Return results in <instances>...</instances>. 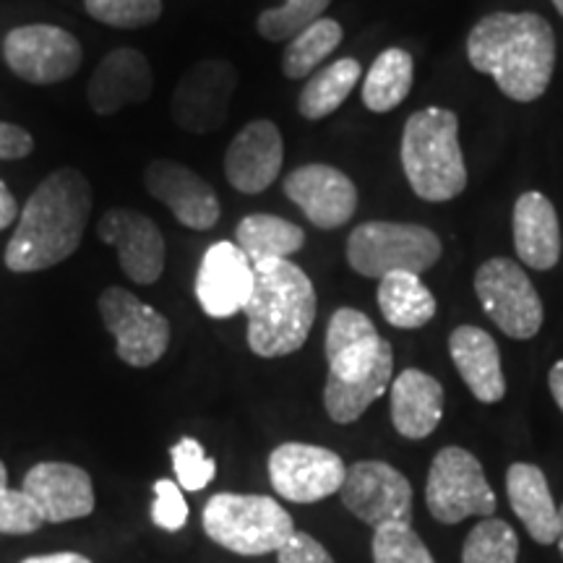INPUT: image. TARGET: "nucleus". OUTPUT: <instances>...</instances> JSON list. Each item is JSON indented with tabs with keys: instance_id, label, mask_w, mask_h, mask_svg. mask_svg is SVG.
<instances>
[{
	"instance_id": "nucleus-26",
	"label": "nucleus",
	"mask_w": 563,
	"mask_h": 563,
	"mask_svg": "<svg viewBox=\"0 0 563 563\" xmlns=\"http://www.w3.org/2000/svg\"><path fill=\"white\" fill-rule=\"evenodd\" d=\"M306 243V230L277 214H249L238 222L235 245L251 264L256 262H287Z\"/></svg>"
},
{
	"instance_id": "nucleus-6",
	"label": "nucleus",
	"mask_w": 563,
	"mask_h": 563,
	"mask_svg": "<svg viewBox=\"0 0 563 563\" xmlns=\"http://www.w3.org/2000/svg\"><path fill=\"white\" fill-rule=\"evenodd\" d=\"M201 517L209 540L238 555L277 553L295 534L285 506L258 493H214Z\"/></svg>"
},
{
	"instance_id": "nucleus-41",
	"label": "nucleus",
	"mask_w": 563,
	"mask_h": 563,
	"mask_svg": "<svg viewBox=\"0 0 563 563\" xmlns=\"http://www.w3.org/2000/svg\"><path fill=\"white\" fill-rule=\"evenodd\" d=\"M21 563H91L87 555L81 553H47V555H32V559H24Z\"/></svg>"
},
{
	"instance_id": "nucleus-33",
	"label": "nucleus",
	"mask_w": 563,
	"mask_h": 563,
	"mask_svg": "<svg viewBox=\"0 0 563 563\" xmlns=\"http://www.w3.org/2000/svg\"><path fill=\"white\" fill-rule=\"evenodd\" d=\"M373 563H435L420 534L407 522L384 525L373 530Z\"/></svg>"
},
{
	"instance_id": "nucleus-42",
	"label": "nucleus",
	"mask_w": 563,
	"mask_h": 563,
	"mask_svg": "<svg viewBox=\"0 0 563 563\" xmlns=\"http://www.w3.org/2000/svg\"><path fill=\"white\" fill-rule=\"evenodd\" d=\"M548 386H551L555 405H559V410L563 412V361L555 363L551 373H548Z\"/></svg>"
},
{
	"instance_id": "nucleus-32",
	"label": "nucleus",
	"mask_w": 563,
	"mask_h": 563,
	"mask_svg": "<svg viewBox=\"0 0 563 563\" xmlns=\"http://www.w3.org/2000/svg\"><path fill=\"white\" fill-rule=\"evenodd\" d=\"M332 0H285L279 9H266L256 19V30L269 42H290L302 30L323 19Z\"/></svg>"
},
{
	"instance_id": "nucleus-39",
	"label": "nucleus",
	"mask_w": 563,
	"mask_h": 563,
	"mask_svg": "<svg viewBox=\"0 0 563 563\" xmlns=\"http://www.w3.org/2000/svg\"><path fill=\"white\" fill-rule=\"evenodd\" d=\"M34 152V139L16 123L0 121V159H24Z\"/></svg>"
},
{
	"instance_id": "nucleus-38",
	"label": "nucleus",
	"mask_w": 563,
	"mask_h": 563,
	"mask_svg": "<svg viewBox=\"0 0 563 563\" xmlns=\"http://www.w3.org/2000/svg\"><path fill=\"white\" fill-rule=\"evenodd\" d=\"M277 563H336L332 553L308 532H295L277 551Z\"/></svg>"
},
{
	"instance_id": "nucleus-12",
	"label": "nucleus",
	"mask_w": 563,
	"mask_h": 563,
	"mask_svg": "<svg viewBox=\"0 0 563 563\" xmlns=\"http://www.w3.org/2000/svg\"><path fill=\"white\" fill-rule=\"evenodd\" d=\"M235 87L238 70L230 60L209 58L196 63L180 76L173 91L170 108L175 123L194 136L220 131L228 121Z\"/></svg>"
},
{
	"instance_id": "nucleus-9",
	"label": "nucleus",
	"mask_w": 563,
	"mask_h": 563,
	"mask_svg": "<svg viewBox=\"0 0 563 563\" xmlns=\"http://www.w3.org/2000/svg\"><path fill=\"white\" fill-rule=\"evenodd\" d=\"M483 311L511 340H532L543 329L545 308L527 272L511 258H488L475 272Z\"/></svg>"
},
{
	"instance_id": "nucleus-14",
	"label": "nucleus",
	"mask_w": 563,
	"mask_h": 563,
	"mask_svg": "<svg viewBox=\"0 0 563 563\" xmlns=\"http://www.w3.org/2000/svg\"><path fill=\"white\" fill-rule=\"evenodd\" d=\"M344 509L355 514L373 530L384 525L407 522L412 517V485L391 464L363 460L347 467L340 488Z\"/></svg>"
},
{
	"instance_id": "nucleus-36",
	"label": "nucleus",
	"mask_w": 563,
	"mask_h": 563,
	"mask_svg": "<svg viewBox=\"0 0 563 563\" xmlns=\"http://www.w3.org/2000/svg\"><path fill=\"white\" fill-rule=\"evenodd\" d=\"M45 525L42 514L24 490H0V532L3 534H32Z\"/></svg>"
},
{
	"instance_id": "nucleus-24",
	"label": "nucleus",
	"mask_w": 563,
	"mask_h": 563,
	"mask_svg": "<svg viewBox=\"0 0 563 563\" xmlns=\"http://www.w3.org/2000/svg\"><path fill=\"white\" fill-rule=\"evenodd\" d=\"M391 422L410 441L428 439L443 418V386L431 373L407 368L389 386Z\"/></svg>"
},
{
	"instance_id": "nucleus-29",
	"label": "nucleus",
	"mask_w": 563,
	"mask_h": 563,
	"mask_svg": "<svg viewBox=\"0 0 563 563\" xmlns=\"http://www.w3.org/2000/svg\"><path fill=\"white\" fill-rule=\"evenodd\" d=\"M415 81L412 55L402 47H389L373 60L363 79V104L371 112H391L407 100Z\"/></svg>"
},
{
	"instance_id": "nucleus-30",
	"label": "nucleus",
	"mask_w": 563,
	"mask_h": 563,
	"mask_svg": "<svg viewBox=\"0 0 563 563\" xmlns=\"http://www.w3.org/2000/svg\"><path fill=\"white\" fill-rule=\"evenodd\" d=\"M342 24L334 19H319L316 24L302 30L298 37L290 40L285 55H282V70L287 79H302L313 76L316 68L342 45Z\"/></svg>"
},
{
	"instance_id": "nucleus-3",
	"label": "nucleus",
	"mask_w": 563,
	"mask_h": 563,
	"mask_svg": "<svg viewBox=\"0 0 563 563\" xmlns=\"http://www.w3.org/2000/svg\"><path fill=\"white\" fill-rule=\"evenodd\" d=\"M323 352L329 363L323 407L334 422L350 426L391 386V344L363 311L340 308L329 319Z\"/></svg>"
},
{
	"instance_id": "nucleus-27",
	"label": "nucleus",
	"mask_w": 563,
	"mask_h": 563,
	"mask_svg": "<svg viewBox=\"0 0 563 563\" xmlns=\"http://www.w3.org/2000/svg\"><path fill=\"white\" fill-rule=\"evenodd\" d=\"M378 308L394 329H422L435 316L439 302L418 274L394 272L378 279Z\"/></svg>"
},
{
	"instance_id": "nucleus-1",
	"label": "nucleus",
	"mask_w": 563,
	"mask_h": 563,
	"mask_svg": "<svg viewBox=\"0 0 563 563\" xmlns=\"http://www.w3.org/2000/svg\"><path fill=\"white\" fill-rule=\"evenodd\" d=\"M91 214V186L76 167H60L40 180L19 224L5 245L3 264L9 272L32 274L53 269L74 256L81 245Z\"/></svg>"
},
{
	"instance_id": "nucleus-23",
	"label": "nucleus",
	"mask_w": 563,
	"mask_h": 563,
	"mask_svg": "<svg viewBox=\"0 0 563 563\" xmlns=\"http://www.w3.org/2000/svg\"><path fill=\"white\" fill-rule=\"evenodd\" d=\"M514 249L530 269L548 272L561 258V224L553 201L538 191H527L514 203Z\"/></svg>"
},
{
	"instance_id": "nucleus-31",
	"label": "nucleus",
	"mask_w": 563,
	"mask_h": 563,
	"mask_svg": "<svg viewBox=\"0 0 563 563\" xmlns=\"http://www.w3.org/2000/svg\"><path fill=\"white\" fill-rule=\"evenodd\" d=\"M517 530L504 519H483L470 530L462 548V563H517Z\"/></svg>"
},
{
	"instance_id": "nucleus-15",
	"label": "nucleus",
	"mask_w": 563,
	"mask_h": 563,
	"mask_svg": "<svg viewBox=\"0 0 563 563\" xmlns=\"http://www.w3.org/2000/svg\"><path fill=\"white\" fill-rule=\"evenodd\" d=\"M97 235L115 249L125 277L136 285H154L165 272V235L150 217L133 209H110L97 222Z\"/></svg>"
},
{
	"instance_id": "nucleus-17",
	"label": "nucleus",
	"mask_w": 563,
	"mask_h": 563,
	"mask_svg": "<svg viewBox=\"0 0 563 563\" xmlns=\"http://www.w3.org/2000/svg\"><path fill=\"white\" fill-rule=\"evenodd\" d=\"M194 290L209 319H230L243 313L253 292L251 258L235 243L217 241L201 256Z\"/></svg>"
},
{
	"instance_id": "nucleus-43",
	"label": "nucleus",
	"mask_w": 563,
	"mask_h": 563,
	"mask_svg": "<svg viewBox=\"0 0 563 563\" xmlns=\"http://www.w3.org/2000/svg\"><path fill=\"white\" fill-rule=\"evenodd\" d=\"M9 488V470H5V464L0 462V490Z\"/></svg>"
},
{
	"instance_id": "nucleus-35",
	"label": "nucleus",
	"mask_w": 563,
	"mask_h": 563,
	"mask_svg": "<svg viewBox=\"0 0 563 563\" xmlns=\"http://www.w3.org/2000/svg\"><path fill=\"white\" fill-rule=\"evenodd\" d=\"M170 456L175 477H178V485L183 490H203L211 481H214L217 462L203 452L201 443L191 439V435H183V439L170 449Z\"/></svg>"
},
{
	"instance_id": "nucleus-22",
	"label": "nucleus",
	"mask_w": 563,
	"mask_h": 563,
	"mask_svg": "<svg viewBox=\"0 0 563 563\" xmlns=\"http://www.w3.org/2000/svg\"><path fill=\"white\" fill-rule=\"evenodd\" d=\"M449 355L460 371L462 382L483 405H496L506 397L501 352L493 336L481 327H456L449 334Z\"/></svg>"
},
{
	"instance_id": "nucleus-40",
	"label": "nucleus",
	"mask_w": 563,
	"mask_h": 563,
	"mask_svg": "<svg viewBox=\"0 0 563 563\" xmlns=\"http://www.w3.org/2000/svg\"><path fill=\"white\" fill-rule=\"evenodd\" d=\"M19 217V203L13 199V194L9 191L3 180H0V232L5 228H11Z\"/></svg>"
},
{
	"instance_id": "nucleus-34",
	"label": "nucleus",
	"mask_w": 563,
	"mask_h": 563,
	"mask_svg": "<svg viewBox=\"0 0 563 563\" xmlns=\"http://www.w3.org/2000/svg\"><path fill=\"white\" fill-rule=\"evenodd\" d=\"M84 9L115 30H141L162 16V0H84Z\"/></svg>"
},
{
	"instance_id": "nucleus-2",
	"label": "nucleus",
	"mask_w": 563,
	"mask_h": 563,
	"mask_svg": "<svg viewBox=\"0 0 563 563\" xmlns=\"http://www.w3.org/2000/svg\"><path fill=\"white\" fill-rule=\"evenodd\" d=\"M467 58L509 100L534 102L551 87L555 32L540 13H488L467 34Z\"/></svg>"
},
{
	"instance_id": "nucleus-13",
	"label": "nucleus",
	"mask_w": 563,
	"mask_h": 563,
	"mask_svg": "<svg viewBox=\"0 0 563 563\" xmlns=\"http://www.w3.org/2000/svg\"><path fill=\"white\" fill-rule=\"evenodd\" d=\"M347 467L332 449L287 441L269 454V481L282 498L292 504H316L340 493Z\"/></svg>"
},
{
	"instance_id": "nucleus-18",
	"label": "nucleus",
	"mask_w": 563,
	"mask_h": 563,
	"mask_svg": "<svg viewBox=\"0 0 563 563\" xmlns=\"http://www.w3.org/2000/svg\"><path fill=\"white\" fill-rule=\"evenodd\" d=\"M144 186L154 199L173 211L183 228L203 232L220 222L222 207L214 188L180 162H150V167L144 170Z\"/></svg>"
},
{
	"instance_id": "nucleus-7",
	"label": "nucleus",
	"mask_w": 563,
	"mask_h": 563,
	"mask_svg": "<svg viewBox=\"0 0 563 563\" xmlns=\"http://www.w3.org/2000/svg\"><path fill=\"white\" fill-rule=\"evenodd\" d=\"M441 241L433 230L410 222H363L347 241V264L368 279L386 274H420L439 264Z\"/></svg>"
},
{
	"instance_id": "nucleus-4",
	"label": "nucleus",
	"mask_w": 563,
	"mask_h": 563,
	"mask_svg": "<svg viewBox=\"0 0 563 563\" xmlns=\"http://www.w3.org/2000/svg\"><path fill=\"white\" fill-rule=\"evenodd\" d=\"M249 347L258 357H285L306 344L316 321V287L298 264L256 262L249 306Z\"/></svg>"
},
{
	"instance_id": "nucleus-5",
	"label": "nucleus",
	"mask_w": 563,
	"mask_h": 563,
	"mask_svg": "<svg viewBox=\"0 0 563 563\" xmlns=\"http://www.w3.org/2000/svg\"><path fill=\"white\" fill-rule=\"evenodd\" d=\"M402 170L412 194L422 201H452L467 188L460 118L452 110L426 108L407 118Z\"/></svg>"
},
{
	"instance_id": "nucleus-21",
	"label": "nucleus",
	"mask_w": 563,
	"mask_h": 563,
	"mask_svg": "<svg viewBox=\"0 0 563 563\" xmlns=\"http://www.w3.org/2000/svg\"><path fill=\"white\" fill-rule=\"evenodd\" d=\"M154 74L150 60L136 47H118L104 55L87 84L89 108L108 118L150 100Z\"/></svg>"
},
{
	"instance_id": "nucleus-44",
	"label": "nucleus",
	"mask_w": 563,
	"mask_h": 563,
	"mask_svg": "<svg viewBox=\"0 0 563 563\" xmlns=\"http://www.w3.org/2000/svg\"><path fill=\"white\" fill-rule=\"evenodd\" d=\"M561 514V532H559V551H561V559H563V506L559 509Z\"/></svg>"
},
{
	"instance_id": "nucleus-37",
	"label": "nucleus",
	"mask_w": 563,
	"mask_h": 563,
	"mask_svg": "<svg viewBox=\"0 0 563 563\" xmlns=\"http://www.w3.org/2000/svg\"><path fill=\"white\" fill-rule=\"evenodd\" d=\"M188 504L183 498V488L175 481H162L154 483V504H152V522L159 530L178 532L188 525Z\"/></svg>"
},
{
	"instance_id": "nucleus-20",
	"label": "nucleus",
	"mask_w": 563,
	"mask_h": 563,
	"mask_svg": "<svg viewBox=\"0 0 563 563\" xmlns=\"http://www.w3.org/2000/svg\"><path fill=\"white\" fill-rule=\"evenodd\" d=\"M21 490L32 498L45 522L60 525L95 511V485L87 470L68 462H40L24 475Z\"/></svg>"
},
{
	"instance_id": "nucleus-8",
	"label": "nucleus",
	"mask_w": 563,
	"mask_h": 563,
	"mask_svg": "<svg viewBox=\"0 0 563 563\" xmlns=\"http://www.w3.org/2000/svg\"><path fill=\"white\" fill-rule=\"evenodd\" d=\"M426 504L435 522L460 525L467 517H493L496 493L473 452L462 446H446L431 462Z\"/></svg>"
},
{
	"instance_id": "nucleus-25",
	"label": "nucleus",
	"mask_w": 563,
	"mask_h": 563,
	"mask_svg": "<svg viewBox=\"0 0 563 563\" xmlns=\"http://www.w3.org/2000/svg\"><path fill=\"white\" fill-rule=\"evenodd\" d=\"M506 493L514 514L522 519L525 530L538 545L559 543L561 514L548 488L545 473L538 464L514 462L506 473Z\"/></svg>"
},
{
	"instance_id": "nucleus-28",
	"label": "nucleus",
	"mask_w": 563,
	"mask_h": 563,
	"mask_svg": "<svg viewBox=\"0 0 563 563\" xmlns=\"http://www.w3.org/2000/svg\"><path fill=\"white\" fill-rule=\"evenodd\" d=\"M361 63L355 58H340L319 68L306 81V87H302L298 97L300 115L306 121H323V118H329L332 112L342 108L350 91L361 81Z\"/></svg>"
},
{
	"instance_id": "nucleus-11",
	"label": "nucleus",
	"mask_w": 563,
	"mask_h": 563,
	"mask_svg": "<svg viewBox=\"0 0 563 563\" xmlns=\"http://www.w3.org/2000/svg\"><path fill=\"white\" fill-rule=\"evenodd\" d=\"M100 316L115 336V355L133 368H150L170 347V321L123 287L100 295Z\"/></svg>"
},
{
	"instance_id": "nucleus-16",
	"label": "nucleus",
	"mask_w": 563,
	"mask_h": 563,
	"mask_svg": "<svg viewBox=\"0 0 563 563\" xmlns=\"http://www.w3.org/2000/svg\"><path fill=\"white\" fill-rule=\"evenodd\" d=\"M285 196L298 207L306 220L319 230H336L355 217L357 188L347 175L332 165H302L287 175Z\"/></svg>"
},
{
	"instance_id": "nucleus-10",
	"label": "nucleus",
	"mask_w": 563,
	"mask_h": 563,
	"mask_svg": "<svg viewBox=\"0 0 563 563\" xmlns=\"http://www.w3.org/2000/svg\"><path fill=\"white\" fill-rule=\"evenodd\" d=\"M3 58L13 76L34 87L68 81L81 68L84 51L74 34L53 24H26L5 34Z\"/></svg>"
},
{
	"instance_id": "nucleus-45",
	"label": "nucleus",
	"mask_w": 563,
	"mask_h": 563,
	"mask_svg": "<svg viewBox=\"0 0 563 563\" xmlns=\"http://www.w3.org/2000/svg\"><path fill=\"white\" fill-rule=\"evenodd\" d=\"M551 3L555 5V11H559L561 16H563V0H551Z\"/></svg>"
},
{
	"instance_id": "nucleus-19",
	"label": "nucleus",
	"mask_w": 563,
	"mask_h": 563,
	"mask_svg": "<svg viewBox=\"0 0 563 563\" xmlns=\"http://www.w3.org/2000/svg\"><path fill=\"white\" fill-rule=\"evenodd\" d=\"M285 162V141L266 118L245 123L224 152V178L235 191L264 194L279 178Z\"/></svg>"
}]
</instances>
